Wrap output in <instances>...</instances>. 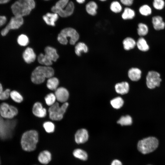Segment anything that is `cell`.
<instances>
[{
    "label": "cell",
    "mask_w": 165,
    "mask_h": 165,
    "mask_svg": "<svg viewBox=\"0 0 165 165\" xmlns=\"http://www.w3.org/2000/svg\"><path fill=\"white\" fill-rule=\"evenodd\" d=\"M35 7L34 0H18L11 6L14 16L23 17L29 15Z\"/></svg>",
    "instance_id": "obj_1"
},
{
    "label": "cell",
    "mask_w": 165,
    "mask_h": 165,
    "mask_svg": "<svg viewBox=\"0 0 165 165\" xmlns=\"http://www.w3.org/2000/svg\"><path fill=\"white\" fill-rule=\"evenodd\" d=\"M38 141L37 132L34 130L26 131L22 134L21 139L22 148L27 152H31L36 148Z\"/></svg>",
    "instance_id": "obj_2"
},
{
    "label": "cell",
    "mask_w": 165,
    "mask_h": 165,
    "mask_svg": "<svg viewBox=\"0 0 165 165\" xmlns=\"http://www.w3.org/2000/svg\"><path fill=\"white\" fill-rule=\"evenodd\" d=\"M54 74V70L49 66H38L35 68L31 73V81L35 84L43 83L46 78L52 77Z\"/></svg>",
    "instance_id": "obj_3"
},
{
    "label": "cell",
    "mask_w": 165,
    "mask_h": 165,
    "mask_svg": "<svg viewBox=\"0 0 165 165\" xmlns=\"http://www.w3.org/2000/svg\"><path fill=\"white\" fill-rule=\"evenodd\" d=\"M74 5L69 0H59L51 8V11L57 13L61 17H64L71 15L74 9Z\"/></svg>",
    "instance_id": "obj_4"
},
{
    "label": "cell",
    "mask_w": 165,
    "mask_h": 165,
    "mask_svg": "<svg viewBox=\"0 0 165 165\" xmlns=\"http://www.w3.org/2000/svg\"><path fill=\"white\" fill-rule=\"evenodd\" d=\"M158 145L159 141L156 138L149 137L139 141L137 144V148L141 153L146 154L155 150Z\"/></svg>",
    "instance_id": "obj_5"
},
{
    "label": "cell",
    "mask_w": 165,
    "mask_h": 165,
    "mask_svg": "<svg viewBox=\"0 0 165 165\" xmlns=\"http://www.w3.org/2000/svg\"><path fill=\"white\" fill-rule=\"evenodd\" d=\"M68 37L70 38L69 42L70 44L74 45L79 39V35L75 29L67 28L61 31L58 35L57 40L61 44L66 45L68 42Z\"/></svg>",
    "instance_id": "obj_6"
},
{
    "label": "cell",
    "mask_w": 165,
    "mask_h": 165,
    "mask_svg": "<svg viewBox=\"0 0 165 165\" xmlns=\"http://www.w3.org/2000/svg\"><path fill=\"white\" fill-rule=\"evenodd\" d=\"M68 103L66 102L61 106L58 102H55L50 106L49 109L50 118L52 120L59 121L61 120L68 106Z\"/></svg>",
    "instance_id": "obj_7"
},
{
    "label": "cell",
    "mask_w": 165,
    "mask_h": 165,
    "mask_svg": "<svg viewBox=\"0 0 165 165\" xmlns=\"http://www.w3.org/2000/svg\"><path fill=\"white\" fill-rule=\"evenodd\" d=\"M18 113V110L15 106L4 101L0 104V115L2 118L13 119Z\"/></svg>",
    "instance_id": "obj_8"
},
{
    "label": "cell",
    "mask_w": 165,
    "mask_h": 165,
    "mask_svg": "<svg viewBox=\"0 0 165 165\" xmlns=\"http://www.w3.org/2000/svg\"><path fill=\"white\" fill-rule=\"evenodd\" d=\"M24 20L23 17L14 16L12 17L9 23L1 32L3 36L6 35L10 30L18 29L23 24Z\"/></svg>",
    "instance_id": "obj_9"
},
{
    "label": "cell",
    "mask_w": 165,
    "mask_h": 165,
    "mask_svg": "<svg viewBox=\"0 0 165 165\" xmlns=\"http://www.w3.org/2000/svg\"><path fill=\"white\" fill-rule=\"evenodd\" d=\"M161 80L159 73L155 71H149L146 77L147 86L149 89H154L160 86Z\"/></svg>",
    "instance_id": "obj_10"
},
{
    "label": "cell",
    "mask_w": 165,
    "mask_h": 165,
    "mask_svg": "<svg viewBox=\"0 0 165 165\" xmlns=\"http://www.w3.org/2000/svg\"><path fill=\"white\" fill-rule=\"evenodd\" d=\"M89 138L88 132L85 129L78 130L75 135V141L78 144L85 143L88 141Z\"/></svg>",
    "instance_id": "obj_11"
},
{
    "label": "cell",
    "mask_w": 165,
    "mask_h": 165,
    "mask_svg": "<svg viewBox=\"0 0 165 165\" xmlns=\"http://www.w3.org/2000/svg\"><path fill=\"white\" fill-rule=\"evenodd\" d=\"M56 99L59 102L64 103L67 101L69 96L68 90L64 88L60 87L57 88L55 92Z\"/></svg>",
    "instance_id": "obj_12"
},
{
    "label": "cell",
    "mask_w": 165,
    "mask_h": 165,
    "mask_svg": "<svg viewBox=\"0 0 165 165\" xmlns=\"http://www.w3.org/2000/svg\"><path fill=\"white\" fill-rule=\"evenodd\" d=\"M32 111L35 116L39 118L44 117L46 114V108H43L42 104L39 102H37L34 104Z\"/></svg>",
    "instance_id": "obj_13"
},
{
    "label": "cell",
    "mask_w": 165,
    "mask_h": 165,
    "mask_svg": "<svg viewBox=\"0 0 165 165\" xmlns=\"http://www.w3.org/2000/svg\"><path fill=\"white\" fill-rule=\"evenodd\" d=\"M23 57L26 63L30 64L35 61L36 55L32 48L28 47L23 52Z\"/></svg>",
    "instance_id": "obj_14"
},
{
    "label": "cell",
    "mask_w": 165,
    "mask_h": 165,
    "mask_svg": "<svg viewBox=\"0 0 165 165\" xmlns=\"http://www.w3.org/2000/svg\"><path fill=\"white\" fill-rule=\"evenodd\" d=\"M59 15L56 13H47L43 16V19L48 25L54 26L55 23L58 18Z\"/></svg>",
    "instance_id": "obj_15"
},
{
    "label": "cell",
    "mask_w": 165,
    "mask_h": 165,
    "mask_svg": "<svg viewBox=\"0 0 165 165\" xmlns=\"http://www.w3.org/2000/svg\"><path fill=\"white\" fill-rule=\"evenodd\" d=\"M51 154L50 152L45 150L41 152L39 154L38 159L39 162L43 164H48L51 160Z\"/></svg>",
    "instance_id": "obj_16"
},
{
    "label": "cell",
    "mask_w": 165,
    "mask_h": 165,
    "mask_svg": "<svg viewBox=\"0 0 165 165\" xmlns=\"http://www.w3.org/2000/svg\"><path fill=\"white\" fill-rule=\"evenodd\" d=\"M141 71L138 68H132L129 70L128 75L130 79L132 81H136L141 78Z\"/></svg>",
    "instance_id": "obj_17"
},
{
    "label": "cell",
    "mask_w": 165,
    "mask_h": 165,
    "mask_svg": "<svg viewBox=\"0 0 165 165\" xmlns=\"http://www.w3.org/2000/svg\"><path fill=\"white\" fill-rule=\"evenodd\" d=\"M115 89L118 94H127L129 91V86L127 82H123L116 84L115 86Z\"/></svg>",
    "instance_id": "obj_18"
},
{
    "label": "cell",
    "mask_w": 165,
    "mask_h": 165,
    "mask_svg": "<svg viewBox=\"0 0 165 165\" xmlns=\"http://www.w3.org/2000/svg\"><path fill=\"white\" fill-rule=\"evenodd\" d=\"M45 54L52 61H56L59 58L56 50L51 46L46 47L44 50Z\"/></svg>",
    "instance_id": "obj_19"
},
{
    "label": "cell",
    "mask_w": 165,
    "mask_h": 165,
    "mask_svg": "<svg viewBox=\"0 0 165 165\" xmlns=\"http://www.w3.org/2000/svg\"><path fill=\"white\" fill-rule=\"evenodd\" d=\"M72 154L75 157L82 161H86L88 158L87 152L81 148H77L75 149Z\"/></svg>",
    "instance_id": "obj_20"
},
{
    "label": "cell",
    "mask_w": 165,
    "mask_h": 165,
    "mask_svg": "<svg viewBox=\"0 0 165 165\" xmlns=\"http://www.w3.org/2000/svg\"><path fill=\"white\" fill-rule=\"evenodd\" d=\"M152 23L154 28L156 30H160L164 28L165 23L162 18L160 16H154L152 18Z\"/></svg>",
    "instance_id": "obj_21"
},
{
    "label": "cell",
    "mask_w": 165,
    "mask_h": 165,
    "mask_svg": "<svg viewBox=\"0 0 165 165\" xmlns=\"http://www.w3.org/2000/svg\"><path fill=\"white\" fill-rule=\"evenodd\" d=\"M89 50L87 46L84 42H80L75 47V51L76 54L80 56L82 53H87Z\"/></svg>",
    "instance_id": "obj_22"
},
{
    "label": "cell",
    "mask_w": 165,
    "mask_h": 165,
    "mask_svg": "<svg viewBox=\"0 0 165 165\" xmlns=\"http://www.w3.org/2000/svg\"><path fill=\"white\" fill-rule=\"evenodd\" d=\"M122 43L123 48L126 50H129L133 49L136 45V42L135 40L130 37L124 38Z\"/></svg>",
    "instance_id": "obj_23"
},
{
    "label": "cell",
    "mask_w": 165,
    "mask_h": 165,
    "mask_svg": "<svg viewBox=\"0 0 165 165\" xmlns=\"http://www.w3.org/2000/svg\"><path fill=\"white\" fill-rule=\"evenodd\" d=\"M97 8L98 6L97 4L93 1L89 2L86 6V9L87 13L93 16H94L96 14Z\"/></svg>",
    "instance_id": "obj_24"
},
{
    "label": "cell",
    "mask_w": 165,
    "mask_h": 165,
    "mask_svg": "<svg viewBox=\"0 0 165 165\" xmlns=\"http://www.w3.org/2000/svg\"><path fill=\"white\" fill-rule=\"evenodd\" d=\"M59 84V81L58 79L52 77L49 78L47 80L46 86L49 89L55 90L57 89Z\"/></svg>",
    "instance_id": "obj_25"
},
{
    "label": "cell",
    "mask_w": 165,
    "mask_h": 165,
    "mask_svg": "<svg viewBox=\"0 0 165 165\" xmlns=\"http://www.w3.org/2000/svg\"><path fill=\"white\" fill-rule=\"evenodd\" d=\"M135 16L134 11L130 8H125L122 14V17L124 20L132 19Z\"/></svg>",
    "instance_id": "obj_26"
},
{
    "label": "cell",
    "mask_w": 165,
    "mask_h": 165,
    "mask_svg": "<svg viewBox=\"0 0 165 165\" xmlns=\"http://www.w3.org/2000/svg\"><path fill=\"white\" fill-rule=\"evenodd\" d=\"M11 90L9 88L4 90L3 86L0 82V100L5 101L10 97V94Z\"/></svg>",
    "instance_id": "obj_27"
},
{
    "label": "cell",
    "mask_w": 165,
    "mask_h": 165,
    "mask_svg": "<svg viewBox=\"0 0 165 165\" xmlns=\"http://www.w3.org/2000/svg\"><path fill=\"white\" fill-rule=\"evenodd\" d=\"M138 48L142 51H148L149 47L145 39L142 37L140 38L136 42Z\"/></svg>",
    "instance_id": "obj_28"
},
{
    "label": "cell",
    "mask_w": 165,
    "mask_h": 165,
    "mask_svg": "<svg viewBox=\"0 0 165 165\" xmlns=\"http://www.w3.org/2000/svg\"><path fill=\"white\" fill-rule=\"evenodd\" d=\"M38 62L42 64L49 66L52 64V61L45 54L41 53L39 55L38 57Z\"/></svg>",
    "instance_id": "obj_29"
},
{
    "label": "cell",
    "mask_w": 165,
    "mask_h": 165,
    "mask_svg": "<svg viewBox=\"0 0 165 165\" xmlns=\"http://www.w3.org/2000/svg\"><path fill=\"white\" fill-rule=\"evenodd\" d=\"M10 97L13 101L17 103H20L23 100L21 95L16 90H12L11 91Z\"/></svg>",
    "instance_id": "obj_30"
},
{
    "label": "cell",
    "mask_w": 165,
    "mask_h": 165,
    "mask_svg": "<svg viewBox=\"0 0 165 165\" xmlns=\"http://www.w3.org/2000/svg\"><path fill=\"white\" fill-rule=\"evenodd\" d=\"M110 103L112 107L115 109H119L123 105L124 101L120 97H116L110 101Z\"/></svg>",
    "instance_id": "obj_31"
},
{
    "label": "cell",
    "mask_w": 165,
    "mask_h": 165,
    "mask_svg": "<svg viewBox=\"0 0 165 165\" xmlns=\"http://www.w3.org/2000/svg\"><path fill=\"white\" fill-rule=\"evenodd\" d=\"M132 123L131 117L129 115L122 116L117 121V123L122 126L130 125Z\"/></svg>",
    "instance_id": "obj_32"
},
{
    "label": "cell",
    "mask_w": 165,
    "mask_h": 165,
    "mask_svg": "<svg viewBox=\"0 0 165 165\" xmlns=\"http://www.w3.org/2000/svg\"><path fill=\"white\" fill-rule=\"evenodd\" d=\"M110 9L113 13H118L122 10V7L120 3L117 1L112 2L110 5Z\"/></svg>",
    "instance_id": "obj_33"
},
{
    "label": "cell",
    "mask_w": 165,
    "mask_h": 165,
    "mask_svg": "<svg viewBox=\"0 0 165 165\" xmlns=\"http://www.w3.org/2000/svg\"><path fill=\"white\" fill-rule=\"evenodd\" d=\"M138 33L140 36H144L148 33V28L147 26L143 23H140L138 24Z\"/></svg>",
    "instance_id": "obj_34"
},
{
    "label": "cell",
    "mask_w": 165,
    "mask_h": 165,
    "mask_svg": "<svg viewBox=\"0 0 165 165\" xmlns=\"http://www.w3.org/2000/svg\"><path fill=\"white\" fill-rule=\"evenodd\" d=\"M17 41L18 44L20 46H25L28 44L29 40L27 35L21 34L18 37Z\"/></svg>",
    "instance_id": "obj_35"
},
{
    "label": "cell",
    "mask_w": 165,
    "mask_h": 165,
    "mask_svg": "<svg viewBox=\"0 0 165 165\" xmlns=\"http://www.w3.org/2000/svg\"><path fill=\"white\" fill-rule=\"evenodd\" d=\"M56 99L55 94L51 93L48 94L45 97V100L46 104L49 106H51L55 103Z\"/></svg>",
    "instance_id": "obj_36"
},
{
    "label": "cell",
    "mask_w": 165,
    "mask_h": 165,
    "mask_svg": "<svg viewBox=\"0 0 165 165\" xmlns=\"http://www.w3.org/2000/svg\"><path fill=\"white\" fill-rule=\"evenodd\" d=\"M139 11L143 15L147 16L150 15L152 13L151 8L146 5H143L139 8Z\"/></svg>",
    "instance_id": "obj_37"
},
{
    "label": "cell",
    "mask_w": 165,
    "mask_h": 165,
    "mask_svg": "<svg viewBox=\"0 0 165 165\" xmlns=\"http://www.w3.org/2000/svg\"><path fill=\"white\" fill-rule=\"evenodd\" d=\"M43 127L48 133H53L54 130L55 126L53 123L50 121L45 122L43 124Z\"/></svg>",
    "instance_id": "obj_38"
},
{
    "label": "cell",
    "mask_w": 165,
    "mask_h": 165,
    "mask_svg": "<svg viewBox=\"0 0 165 165\" xmlns=\"http://www.w3.org/2000/svg\"><path fill=\"white\" fill-rule=\"evenodd\" d=\"M153 5L156 9L161 10L163 8L165 2L163 0H154Z\"/></svg>",
    "instance_id": "obj_39"
},
{
    "label": "cell",
    "mask_w": 165,
    "mask_h": 165,
    "mask_svg": "<svg viewBox=\"0 0 165 165\" xmlns=\"http://www.w3.org/2000/svg\"><path fill=\"white\" fill-rule=\"evenodd\" d=\"M122 4L126 6H130L133 3L134 0H120Z\"/></svg>",
    "instance_id": "obj_40"
},
{
    "label": "cell",
    "mask_w": 165,
    "mask_h": 165,
    "mask_svg": "<svg viewBox=\"0 0 165 165\" xmlns=\"http://www.w3.org/2000/svg\"><path fill=\"white\" fill-rule=\"evenodd\" d=\"M110 165H123V164L119 160L115 159L112 161Z\"/></svg>",
    "instance_id": "obj_41"
},
{
    "label": "cell",
    "mask_w": 165,
    "mask_h": 165,
    "mask_svg": "<svg viewBox=\"0 0 165 165\" xmlns=\"http://www.w3.org/2000/svg\"><path fill=\"white\" fill-rule=\"evenodd\" d=\"M6 21V17L4 16H0V27L4 25Z\"/></svg>",
    "instance_id": "obj_42"
},
{
    "label": "cell",
    "mask_w": 165,
    "mask_h": 165,
    "mask_svg": "<svg viewBox=\"0 0 165 165\" xmlns=\"http://www.w3.org/2000/svg\"><path fill=\"white\" fill-rule=\"evenodd\" d=\"M10 0H0V4H5L9 2Z\"/></svg>",
    "instance_id": "obj_43"
},
{
    "label": "cell",
    "mask_w": 165,
    "mask_h": 165,
    "mask_svg": "<svg viewBox=\"0 0 165 165\" xmlns=\"http://www.w3.org/2000/svg\"><path fill=\"white\" fill-rule=\"evenodd\" d=\"M76 2L80 4H82L84 3L85 0H76Z\"/></svg>",
    "instance_id": "obj_44"
},
{
    "label": "cell",
    "mask_w": 165,
    "mask_h": 165,
    "mask_svg": "<svg viewBox=\"0 0 165 165\" xmlns=\"http://www.w3.org/2000/svg\"><path fill=\"white\" fill-rule=\"evenodd\" d=\"M100 1H106V0H99Z\"/></svg>",
    "instance_id": "obj_45"
},
{
    "label": "cell",
    "mask_w": 165,
    "mask_h": 165,
    "mask_svg": "<svg viewBox=\"0 0 165 165\" xmlns=\"http://www.w3.org/2000/svg\"></svg>",
    "instance_id": "obj_46"
},
{
    "label": "cell",
    "mask_w": 165,
    "mask_h": 165,
    "mask_svg": "<svg viewBox=\"0 0 165 165\" xmlns=\"http://www.w3.org/2000/svg\"></svg>",
    "instance_id": "obj_47"
}]
</instances>
